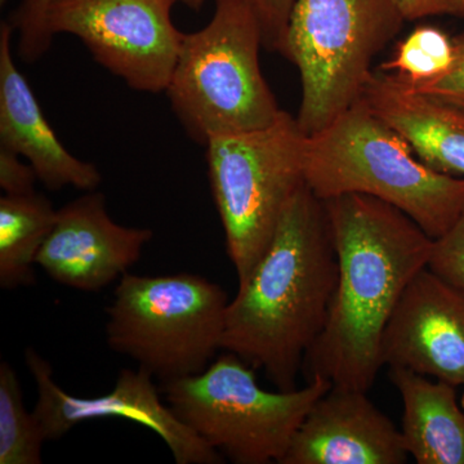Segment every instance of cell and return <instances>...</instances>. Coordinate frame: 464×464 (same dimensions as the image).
Returning <instances> with one entry per match:
<instances>
[{
	"instance_id": "obj_1",
	"label": "cell",
	"mask_w": 464,
	"mask_h": 464,
	"mask_svg": "<svg viewBox=\"0 0 464 464\" xmlns=\"http://www.w3.org/2000/svg\"><path fill=\"white\" fill-rule=\"evenodd\" d=\"M338 257L328 320L304 357L308 382L366 391L383 366L382 341L400 298L429 265L433 239L411 217L362 194L323 200Z\"/></svg>"
},
{
	"instance_id": "obj_2",
	"label": "cell",
	"mask_w": 464,
	"mask_h": 464,
	"mask_svg": "<svg viewBox=\"0 0 464 464\" xmlns=\"http://www.w3.org/2000/svg\"><path fill=\"white\" fill-rule=\"evenodd\" d=\"M337 282L328 212L304 183L228 304L222 350L262 369L277 390L297 389L304 357L328 320Z\"/></svg>"
},
{
	"instance_id": "obj_3",
	"label": "cell",
	"mask_w": 464,
	"mask_h": 464,
	"mask_svg": "<svg viewBox=\"0 0 464 464\" xmlns=\"http://www.w3.org/2000/svg\"><path fill=\"white\" fill-rule=\"evenodd\" d=\"M360 100L307 136L304 177L319 199L369 195L398 208L433 240L464 212V177L438 172Z\"/></svg>"
},
{
	"instance_id": "obj_4",
	"label": "cell",
	"mask_w": 464,
	"mask_h": 464,
	"mask_svg": "<svg viewBox=\"0 0 464 464\" xmlns=\"http://www.w3.org/2000/svg\"><path fill=\"white\" fill-rule=\"evenodd\" d=\"M216 5L206 27L183 35L166 91L188 137L203 146L262 130L282 112L259 66L264 36L255 9L246 0Z\"/></svg>"
},
{
	"instance_id": "obj_5",
	"label": "cell",
	"mask_w": 464,
	"mask_h": 464,
	"mask_svg": "<svg viewBox=\"0 0 464 464\" xmlns=\"http://www.w3.org/2000/svg\"><path fill=\"white\" fill-rule=\"evenodd\" d=\"M404 23L393 0H295L280 54L301 75L297 121L307 136L362 100L375 56Z\"/></svg>"
},
{
	"instance_id": "obj_6",
	"label": "cell",
	"mask_w": 464,
	"mask_h": 464,
	"mask_svg": "<svg viewBox=\"0 0 464 464\" xmlns=\"http://www.w3.org/2000/svg\"><path fill=\"white\" fill-rule=\"evenodd\" d=\"M228 295L199 275L124 274L106 308L109 347L168 383L203 373L221 348Z\"/></svg>"
},
{
	"instance_id": "obj_7",
	"label": "cell",
	"mask_w": 464,
	"mask_h": 464,
	"mask_svg": "<svg viewBox=\"0 0 464 464\" xmlns=\"http://www.w3.org/2000/svg\"><path fill=\"white\" fill-rule=\"evenodd\" d=\"M256 369L235 353L203 373L163 383L170 411L210 447L237 464L282 462L314 404L332 389L315 378L304 389L267 391Z\"/></svg>"
},
{
	"instance_id": "obj_8",
	"label": "cell",
	"mask_w": 464,
	"mask_h": 464,
	"mask_svg": "<svg viewBox=\"0 0 464 464\" xmlns=\"http://www.w3.org/2000/svg\"><path fill=\"white\" fill-rule=\"evenodd\" d=\"M306 146L297 116L284 110L268 127L216 137L206 146L210 190L239 284L265 255L284 210L306 183Z\"/></svg>"
},
{
	"instance_id": "obj_9",
	"label": "cell",
	"mask_w": 464,
	"mask_h": 464,
	"mask_svg": "<svg viewBox=\"0 0 464 464\" xmlns=\"http://www.w3.org/2000/svg\"><path fill=\"white\" fill-rule=\"evenodd\" d=\"M173 0H50L51 35L72 34L92 56L136 91H167L185 34Z\"/></svg>"
},
{
	"instance_id": "obj_10",
	"label": "cell",
	"mask_w": 464,
	"mask_h": 464,
	"mask_svg": "<svg viewBox=\"0 0 464 464\" xmlns=\"http://www.w3.org/2000/svg\"><path fill=\"white\" fill-rule=\"evenodd\" d=\"M25 362L38 393L33 413L45 441H56L87 420L123 418L157 433L169 448L177 464L224 463L221 453L182 423L168 404L161 402L154 377L146 369H123L109 393L81 398L58 386L50 362L32 347L25 351Z\"/></svg>"
},
{
	"instance_id": "obj_11",
	"label": "cell",
	"mask_w": 464,
	"mask_h": 464,
	"mask_svg": "<svg viewBox=\"0 0 464 464\" xmlns=\"http://www.w3.org/2000/svg\"><path fill=\"white\" fill-rule=\"evenodd\" d=\"M382 360L390 368L464 386V289L422 268L387 324Z\"/></svg>"
},
{
	"instance_id": "obj_12",
	"label": "cell",
	"mask_w": 464,
	"mask_h": 464,
	"mask_svg": "<svg viewBox=\"0 0 464 464\" xmlns=\"http://www.w3.org/2000/svg\"><path fill=\"white\" fill-rule=\"evenodd\" d=\"M152 235L150 228L116 224L103 194L92 190L57 210L36 266L61 285L99 292L140 261Z\"/></svg>"
},
{
	"instance_id": "obj_13",
	"label": "cell",
	"mask_w": 464,
	"mask_h": 464,
	"mask_svg": "<svg viewBox=\"0 0 464 464\" xmlns=\"http://www.w3.org/2000/svg\"><path fill=\"white\" fill-rule=\"evenodd\" d=\"M334 387L310 409L280 464H404L401 432L366 396Z\"/></svg>"
},
{
	"instance_id": "obj_14",
	"label": "cell",
	"mask_w": 464,
	"mask_h": 464,
	"mask_svg": "<svg viewBox=\"0 0 464 464\" xmlns=\"http://www.w3.org/2000/svg\"><path fill=\"white\" fill-rule=\"evenodd\" d=\"M14 30L11 23L0 25V148L25 157L48 190H63L66 186L96 190L102 181L100 170L67 151L14 65Z\"/></svg>"
},
{
	"instance_id": "obj_15",
	"label": "cell",
	"mask_w": 464,
	"mask_h": 464,
	"mask_svg": "<svg viewBox=\"0 0 464 464\" xmlns=\"http://www.w3.org/2000/svg\"><path fill=\"white\" fill-rule=\"evenodd\" d=\"M362 99L424 164L464 177V109L411 91L381 70L372 74Z\"/></svg>"
},
{
	"instance_id": "obj_16",
	"label": "cell",
	"mask_w": 464,
	"mask_h": 464,
	"mask_svg": "<svg viewBox=\"0 0 464 464\" xmlns=\"http://www.w3.org/2000/svg\"><path fill=\"white\" fill-rule=\"evenodd\" d=\"M404 405L401 438L418 464H464V411L456 387L411 369L390 368Z\"/></svg>"
},
{
	"instance_id": "obj_17",
	"label": "cell",
	"mask_w": 464,
	"mask_h": 464,
	"mask_svg": "<svg viewBox=\"0 0 464 464\" xmlns=\"http://www.w3.org/2000/svg\"><path fill=\"white\" fill-rule=\"evenodd\" d=\"M57 210L44 195L0 199V286L16 289L35 283L34 266L56 224Z\"/></svg>"
},
{
	"instance_id": "obj_18",
	"label": "cell",
	"mask_w": 464,
	"mask_h": 464,
	"mask_svg": "<svg viewBox=\"0 0 464 464\" xmlns=\"http://www.w3.org/2000/svg\"><path fill=\"white\" fill-rule=\"evenodd\" d=\"M44 436L23 401L20 381L7 362L0 364V464H41Z\"/></svg>"
},
{
	"instance_id": "obj_19",
	"label": "cell",
	"mask_w": 464,
	"mask_h": 464,
	"mask_svg": "<svg viewBox=\"0 0 464 464\" xmlns=\"http://www.w3.org/2000/svg\"><path fill=\"white\" fill-rule=\"evenodd\" d=\"M454 57V38L439 27L420 25L399 43L392 57L382 63L381 72L392 74L408 87H415L448 72Z\"/></svg>"
},
{
	"instance_id": "obj_20",
	"label": "cell",
	"mask_w": 464,
	"mask_h": 464,
	"mask_svg": "<svg viewBox=\"0 0 464 464\" xmlns=\"http://www.w3.org/2000/svg\"><path fill=\"white\" fill-rule=\"evenodd\" d=\"M50 0H24L14 14L12 25L18 30V56L33 63L47 53L52 44L47 26V9Z\"/></svg>"
},
{
	"instance_id": "obj_21",
	"label": "cell",
	"mask_w": 464,
	"mask_h": 464,
	"mask_svg": "<svg viewBox=\"0 0 464 464\" xmlns=\"http://www.w3.org/2000/svg\"><path fill=\"white\" fill-rule=\"evenodd\" d=\"M427 267L464 289V212L447 234L433 240Z\"/></svg>"
},
{
	"instance_id": "obj_22",
	"label": "cell",
	"mask_w": 464,
	"mask_h": 464,
	"mask_svg": "<svg viewBox=\"0 0 464 464\" xmlns=\"http://www.w3.org/2000/svg\"><path fill=\"white\" fill-rule=\"evenodd\" d=\"M454 43H456V57H454L453 65L444 75L429 83L415 85V87H408L401 82L400 83L417 93L427 94L464 109V32L454 36Z\"/></svg>"
},
{
	"instance_id": "obj_23",
	"label": "cell",
	"mask_w": 464,
	"mask_h": 464,
	"mask_svg": "<svg viewBox=\"0 0 464 464\" xmlns=\"http://www.w3.org/2000/svg\"><path fill=\"white\" fill-rule=\"evenodd\" d=\"M255 9L264 36V47L271 52L282 51L295 0H246Z\"/></svg>"
},
{
	"instance_id": "obj_24",
	"label": "cell",
	"mask_w": 464,
	"mask_h": 464,
	"mask_svg": "<svg viewBox=\"0 0 464 464\" xmlns=\"http://www.w3.org/2000/svg\"><path fill=\"white\" fill-rule=\"evenodd\" d=\"M18 157L14 151L0 148V188L12 197L34 194L38 181L32 164L26 166Z\"/></svg>"
},
{
	"instance_id": "obj_25",
	"label": "cell",
	"mask_w": 464,
	"mask_h": 464,
	"mask_svg": "<svg viewBox=\"0 0 464 464\" xmlns=\"http://www.w3.org/2000/svg\"><path fill=\"white\" fill-rule=\"evenodd\" d=\"M405 21L433 16L464 17V0H393Z\"/></svg>"
},
{
	"instance_id": "obj_26",
	"label": "cell",
	"mask_w": 464,
	"mask_h": 464,
	"mask_svg": "<svg viewBox=\"0 0 464 464\" xmlns=\"http://www.w3.org/2000/svg\"><path fill=\"white\" fill-rule=\"evenodd\" d=\"M174 3H181L186 7L199 11L201 7L208 2V0H173Z\"/></svg>"
},
{
	"instance_id": "obj_27",
	"label": "cell",
	"mask_w": 464,
	"mask_h": 464,
	"mask_svg": "<svg viewBox=\"0 0 464 464\" xmlns=\"http://www.w3.org/2000/svg\"><path fill=\"white\" fill-rule=\"evenodd\" d=\"M7 2L8 0H0V5L3 7V5H7Z\"/></svg>"
},
{
	"instance_id": "obj_28",
	"label": "cell",
	"mask_w": 464,
	"mask_h": 464,
	"mask_svg": "<svg viewBox=\"0 0 464 464\" xmlns=\"http://www.w3.org/2000/svg\"><path fill=\"white\" fill-rule=\"evenodd\" d=\"M460 406H462L463 411H464V393H463V396H462V400H460Z\"/></svg>"
}]
</instances>
